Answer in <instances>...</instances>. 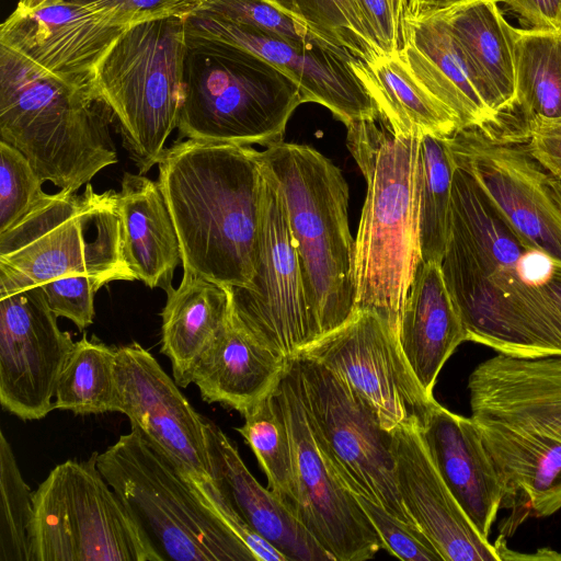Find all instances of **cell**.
Masks as SVG:
<instances>
[{
	"instance_id": "obj_1",
	"label": "cell",
	"mask_w": 561,
	"mask_h": 561,
	"mask_svg": "<svg viewBox=\"0 0 561 561\" xmlns=\"http://www.w3.org/2000/svg\"><path fill=\"white\" fill-rule=\"evenodd\" d=\"M561 263L524 241L476 179L456 165L440 263L467 341L513 357L561 356Z\"/></svg>"
},
{
	"instance_id": "obj_2",
	"label": "cell",
	"mask_w": 561,
	"mask_h": 561,
	"mask_svg": "<svg viewBox=\"0 0 561 561\" xmlns=\"http://www.w3.org/2000/svg\"><path fill=\"white\" fill-rule=\"evenodd\" d=\"M251 146L187 139L161 156L159 184L180 242L183 272L250 286L261 221L263 171Z\"/></svg>"
},
{
	"instance_id": "obj_3",
	"label": "cell",
	"mask_w": 561,
	"mask_h": 561,
	"mask_svg": "<svg viewBox=\"0 0 561 561\" xmlns=\"http://www.w3.org/2000/svg\"><path fill=\"white\" fill-rule=\"evenodd\" d=\"M346 127L347 148L367 184L354 248L356 309L378 312L398 331L422 261L417 191L421 137L397 136L374 119L352 122Z\"/></svg>"
},
{
	"instance_id": "obj_4",
	"label": "cell",
	"mask_w": 561,
	"mask_h": 561,
	"mask_svg": "<svg viewBox=\"0 0 561 561\" xmlns=\"http://www.w3.org/2000/svg\"><path fill=\"white\" fill-rule=\"evenodd\" d=\"M114 118L94 88L71 85L0 46V137L43 182L76 193L117 162Z\"/></svg>"
},
{
	"instance_id": "obj_5",
	"label": "cell",
	"mask_w": 561,
	"mask_h": 561,
	"mask_svg": "<svg viewBox=\"0 0 561 561\" xmlns=\"http://www.w3.org/2000/svg\"><path fill=\"white\" fill-rule=\"evenodd\" d=\"M257 157L283 192L318 339L356 309L348 185L330 159L307 145L282 141Z\"/></svg>"
},
{
	"instance_id": "obj_6",
	"label": "cell",
	"mask_w": 561,
	"mask_h": 561,
	"mask_svg": "<svg viewBox=\"0 0 561 561\" xmlns=\"http://www.w3.org/2000/svg\"><path fill=\"white\" fill-rule=\"evenodd\" d=\"M299 85L262 57L186 32L178 129L187 139L270 147L284 141Z\"/></svg>"
},
{
	"instance_id": "obj_7",
	"label": "cell",
	"mask_w": 561,
	"mask_h": 561,
	"mask_svg": "<svg viewBox=\"0 0 561 561\" xmlns=\"http://www.w3.org/2000/svg\"><path fill=\"white\" fill-rule=\"evenodd\" d=\"M117 193L46 194L0 232V296L55 278L85 275L104 285L135 280L123 252Z\"/></svg>"
},
{
	"instance_id": "obj_8",
	"label": "cell",
	"mask_w": 561,
	"mask_h": 561,
	"mask_svg": "<svg viewBox=\"0 0 561 561\" xmlns=\"http://www.w3.org/2000/svg\"><path fill=\"white\" fill-rule=\"evenodd\" d=\"M96 466L161 561H257L190 481L136 430Z\"/></svg>"
},
{
	"instance_id": "obj_9",
	"label": "cell",
	"mask_w": 561,
	"mask_h": 561,
	"mask_svg": "<svg viewBox=\"0 0 561 561\" xmlns=\"http://www.w3.org/2000/svg\"><path fill=\"white\" fill-rule=\"evenodd\" d=\"M186 46L185 18L129 25L99 61L98 96L117 119L140 174L158 164L178 127Z\"/></svg>"
},
{
	"instance_id": "obj_10",
	"label": "cell",
	"mask_w": 561,
	"mask_h": 561,
	"mask_svg": "<svg viewBox=\"0 0 561 561\" xmlns=\"http://www.w3.org/2000/svg\"><path fill=\"white\" fill-rule=\"evenodd\" d=\"M68 459L32 493L28 561H161L96 466Z\"/></svg>"
},
{
	"instance_id": "obj_11",
	"label": "cell",
	"mask_w": 561,
	"mask_h": 561,
	"mask_svg": "<svg viewBox=\"0 0 561 561\" xmlns=\"http://www.w3.org/2000/svg\"><path fill=\"white\" fill-rule=\"evenodd\" d=\"M291 360L310 427L337 477L355 495L414 525L396 484L391 432L329 368L300 354Z\"/></svg>"
},
{
	"instance_id": "obj_12",
	"label": "cell",
	"mask_w": 561,
	"mask_h": 561,
	"mask_svg": "<svg viewBox=\"0 0 561 561\" xmlns=\"http://www.w3.org/2000/svg\"><path fill=\"white\" fill-rule=\"evenodd\" d=\"M260 163L263 190L254 275L249 287L230 288L231 312L255 341L289 359L317 340V333L283 192Z\"/></svg>"
},
{
	"instance_id": "obj_13",
	"label": "cell",
	"mask_w": 561,
	"mask_h": 561,
	"mask_svg": "<svg viewBox=\"0 0 561 561\" xmlns=\"http://www.w3.org/2000/svg\"><path fill=\"white\" fill-rule=\"evenodd\" d=\"M298 354L340 377L388 432L400 426L420 428L436 402L412 371L397 329L376 311L356 309L342 325Z\"/></svg>"
},
{
	"instance_id": "obj_14",
	"label": "cell",
	"mask_w": 561,
	"mask_h": 561,
	"mask_svg": "<svg viewBox=\"0 0 561 561\" xmlns=\"http://www.w3.org/2000/svg\"><path fill=\"white\" fill-rule=\"evenodd\" d=\"M293 447L291 512L334 561H364L383 549L356 495L341 481L319 447L300 397L291 358L274 389Z\"/></svg>"
},
{
	"instance_id": "obj_15",
	"label": "cell",
	"mask_w": 561,
	"mask_h": 561,
	"mask_svg": "<svg viewBox=\"0 0 561 561\" xmlns=\"http://www.w3.org/2000/svg\"><path fill=\"white\" fill-rule=\"evenodd\" d=\"M117 411L160 451L217 511L222 502L213 476L204 431L179 385L137 342L117 347Z\"/></svg>"
},
{
	"instance_id": "obj_16",
	"label": "cell",
	"mask_w": 561,
	"mask_h": 561,
	"mask_svg": "<svg viewBox=\"0 0 561 561\" xmlns=\"http://www.w3.org/2000/svg\"><path fill=\"white\" fill-rule=\"evenodd\" d=\"M455 164L478 182L512 229L561 263V208L548 193L547 172L526 146L466 127L449 137Z\"/></svg>"
},
{
	"instance_id": "obj_17",
	"label": "cell",
	"mask_w": 561,
	"mask_h": 561,
	"mask_svg": "<svg viewBox=\"0 0 561 561\" xmlns=\"http://www.w3.org/2000/svg\"><path fill=\"white\" fill-rule=\"evenodd\" d=\"M75 343L61 331L41 286L0 296V403L41 420L54 410L59 375Z\"/></svg>"
},
{
	"instance_id": "obj_18",
	"label": "cell",
	"mask_w": 561,
	"mask_h": 561,
	"mask_svg": "<svg viewBox=\"0 0 561 561\" xmlns=\"http://www.w3.org/2000/svg\"><path fill=\"white\" fill-rule=\"evenodd\" d=\"M185 22L188 33L232 44L271 62L299 85L305 103L323 105L345 126L379 119L374 100L350 65L353 55L328 45L293 44L204 11Z\"/></svg>"
},
{
	"instance_id": "obj_19",
	"label": "cell",
	"mask_w": 561,
	"mask_h": 561,
	"mask_svg": "<svg viewBox=\"0 0 561 561\" xmlns=\"http://www.w3.org/2000/svg\"><path fill=\"white\" fill-rule=\"evenodd\" d=\"M127 27L72 0L18 3L1 24L0 45L71 85L93 88L99 61Z\"/></svg>"
},
{
	"instance_id": "obj_20",
	"label": "cell",
	"mask_w": 561,
	"mask_h": 561,
	"mask_svg": "<svg viewBox=\"0 0 561 561\" xmlns=\"http://www.w3.org/2000/svg\"><path fill=\"white\" fill-rule=\"evenodd\" d=\"M397 489L403 507L444 561H501L497 543L483 537L431 459L419 430L391 432Z\"/></svg>"
},
{
	"instance_id": "obj_21",
	"label": "cell",
	"mask_w": 561,
	"mask_h": 561,
	"mask_svg": "<svg viewBox=\"0 0 561 561\" xmlns=\"http://www.w3.org/2000/svg\"><path fill=\"white\" fill-rule=\"evenodd\" d=\"M471 417L545 433L561 440V356L497 355L469 376Z\"/></svg>"
},
{
	"instance_id": "obj_22",
	"label": "cell",
	"mask_w": 561,
	"mask_h": 561,
	"mask_svg": "<svg viewBox=\"0 0 561 561\" xmlns=\"http://www.w3.org/2000/svg\"><path fill=\"white\" fill-rule=\"evenodd\" d=\"M417 430L446 485L478 531L489 539L505 489L477 423L436 401Z\"/></svg>"
},
{
	"instance_id": "obj_23",
	"label": "cell",
	"mask_w": 561,
	"mask_h": 561,
	"mask_svg": "<svg viewBox=\"0 0 561 561\" xmlns=\"http://www.w3.org/2000/svg\"><path fill=\"white\" fill-rule=\"evenodd\" d=\"M204 431L215 485L231 511L287 561H334L294 513L257 482L237 445L206 416Z\"/></svg>"
},
{
	"instance_id": "obj_24",
	"label": "cell",
	"mask_w": 561,
	"mask_h": 561,
	"mask_svg": "<svg viewBox=\"0 0 561 561\" xmlns=\"http://www.w3.org/2000/svg\"><path fill=\"white\" fill-rule=\"evenodd\" d=\"M402 352L424 391L433 396L439 371L467 332L440 264L421 261L398 325Z\"/></svg>"
},
{
	"instance_id": "obj_25",
	"label": "cell",
	"mask_w": 561,
	"mask_h": 561,
	"mask_svg": "<svg viewBox=\"0 0 561 561\" xmlns=\"http://www.w3.org/2000/svg\"><path fill=\"white\" fill-rule=\"evenodd\" d=\"M400 55L417 82L456 116L460 128H488L494 124L439 13L403 16Z\"/></svg>"
},
{
	"instance_id": "obj_26",
	"label": "cell",
	"mask_w": 561,
	"mask_h": 561,
	"mask_svg": "<svg viewBox=\"0 0 561 561\" xmlns=\"http://www.w3.org/2000/svg\"><path fill=\"white\" fill-rule=\"evenodd\" d=\"M438 13L466 61L478 94L495 122L511 114L515 107V27L502 15L497 1L472 0Z\"/></svg>"
},
{
	"instance_id": "obj_27",
	"label": "cell",
	"mask_w": 561,
	"mask_h": 561,
	"mask_svg": "<svg viewBox=\"0 0 561 561\" xmlns=\"http://www.w3.org/2000/svg\"><path fill=\"white\" fill-rule=\"evenodd\" d=\"M473 421L503 481V505L519 501L535 517L560 511L561 440L533 430Z\"/></svg>"
},
{
	"instance_id": "obj_28",
	"label": "cell",
	"mask_w": 561,
	"mask_h": 561,
	"mask_svg": "<svg viewBox=\"0 0 561 561\" xmlns=\"http://www.w3.org/2000/svg\"><path fill=\"white\" fill-rule=\"evenodd\" d=\"M123 252L135 275L149 288L167 294L182 263L180 242L160 184L126 172L117 193Z\"/></svg>"
},
{
	"instance_id": "obj_29",
	"label": "cell",
	"mask_w": 561,
	"mask_h": 561,
	"mask_svg": "<svg viewBox=\"0 0 561 561\" xmlns=\"http://www.w3.org/2000/svg\"><path fill=\"white\" fill-rule=\"evenodd\" d=\"M288 358L255 341L233 318L202 356L192 382L208 403L241 414L270 394L286 370Z\"/></svg>"
},
{
	"instance_id": "obj_30",
	"label": "cell",
	"mask_w": 561,
	"mask_h": 561,
	"mask_svg": "<svg viewBox=\"0 0 561 561\" xmlns=\"http://www.w3.org/2000/svg\"><path fill=\"white\" fill-rule=\"evenodd\" d=\"M230 288L183 272L180 285L167 294L161 353L170 359L179 387L192 383L199 359L226 330L231 318Z\"/></svg>"
},
{
	"instance_id": "obj_31",
	"label": "cell",
	"mask_w": 561,
	"mask_h": 561,
	"mask_svg": "<svg viewBox=\"0 0 561 561\" xmlns=\"http://www.w3.org/2000/svg\"><path fill=\"white\" fill-rule=\"evenodd\" d=\"M350 65L394 135L449 137L460 129L456 116L412 76L400 50L370 61L354 58Z\"/></svg>"
},
{
	"instance_id": "obj_32",
	"label": "cell",
	"mask_w": 561,
	"mask_h": 561,
	"mask_svg": "<svg viewBox=\"0 0 561 561\" xmlns=\"http://www.w3.org/2000/svg\"><path fill=\"white\" fill-rule=\"evenodd\" d=\"M514 69L518 141L531 122L561 118V32L515 28Z\"/></svg>"
},
{
	"instance_id": "obj_33",
	"label": "cell",
	"mask_w": 561,
	"mask_h": 561,
	"mask_svg": "<svg viewBox=\"0 0 561 561\" xmlns=\"http://www.w3.org/2000/svg\"><path fill=\"white\" fill-rule=\"evenodd\" d=\"M116 356L117 347L83 334L59 375L54 410L80 415L116 412Z\"/></svg>"
},
{
	"instance_id": "obj_34",
	"label": "cell",
	"mask_w": 561,
	"mask_h": 561,
	"mask_svg": "<svg viewBox=\"0 0 561 561\" xmlns=\"http://www.w3.org/2000/svg\"><path fill=\"white\" fill-rule=\"evenodd\" d=\"M450 137V136H449ZM449 137L424 135L419 146V233L424 262L440 264L447 243L455 161Z\"/></svg>"
},
{
	"instance_id": "obj_35",
	"label": "cell",
	"mask_w": 561,
	"mask_h": 561,
	"mask_svg": "<svg viewBox=\"0 0 561 561\" xmlns=\"http://www.w3.org/2000/svg\"><path fill=\"white\" fill-rule=\"evenodd\" d=\"M305 24L330 46L370 61L379 47L358 0H265Z\"/></svg>"
},
{
	"instance_id": "obj_36",
	"label": "cell",
	"mask_w": 561,
	"mask_h": 561,
	"mask_svg": "<svg viewBox=\"0 0 561 561\" xmlns=\"http://www.w3.org/2000/svg\"><path fill=\"white\" fill-rule=\"evenodd\" d=\"M242 415L244 423L237 432L254 453L268 489L291 511L295 494L291 439L274 390Z\"/></svg>"
},
{
	"instance_id": "obj_37",
	"label": "cell",
	"mask_w": 561,
	"mask_h": 561,
	"mask_svg": "<svg viewBox=\"0 0 561 561\" xmlns=\"http://www.w3.org/2000/svg\"><path fill=\"white\" fill-rule=\"evenodd\" d=\"M32 493L11 445L0 433V561H28Z\"/></svg>"
},
{
	"instance_id": "obj_38",
	"label": "cell",
	"mask_w": 561,
	"mask_h": 561,
	"mask_svg": "<svg viewBox=\"0 0 561 561\" xmlns=\"http://www.w3.org/2000/svg\"><path fill=\"white\" fill-rule=\"evenodd\" d=\"M198 11L251 26L293 44L330 46L305 24L265 0H208Z\"/></svg>"
},
{
	"instance_id": "obj_39",
	"label": "cell",
	"mask_w": 561,
	"mask_h": 561,
	"mask_svg": "<svg viewBox=\"0 0 561 561\" xmlns=\"http://www.w3.org/2000/svg\"><path fill=\"white\" fill-rule=\"evenodd\" d=\"M28 160L0 140V232L19 222L46 195Z\"/></svg>"
},
{
	"instance_id": "obj_40",
	"label": "cell",
	"mask_w": 561,
	"mask_h": 561,
	"mask_svg": "<svg viewBox=\"0 0 561 561\" xmlns=\"http://www.w3.org/2000/svg\"><path fill=\"white\" fill-rule=\"evenodd\" d=\"M356 497L378 533L383 550L407 561H444L419 527L399 519L379 504L362 495Z\"/></svg>"
},
{
	"instance_id": "obj_41",
	"label": "cell",
	"mask_w": 561,
	"mask_h": 561,
	"mask_svg": "<svg viewBox=\"0 0 561 561\" xmlns=\"http://www.w3.org/2000/svg\"><path fill=\"white\" fill-rule=\"evenodd\" d=\"M102 286L104 283L95 277L72 275L55 278L41 287L56 317L67 318L83 330L93 322L94 296Z\"/></svg>"
},
{
	"instance_id": "obj_42",
	"label": "cell",
	"mask_w": 561,
	"mask_h": 561,
	"mask_svg": "<svg viewBox=\"0 0 561 561\" xmlns=\"http://www.w3.org/2000/svg\"><path fill=\"white\" fill-rule=\"evenodd\" d=\"M49 1V0H48ZM47 1V2H48ZM83 4L113 24L129 26L142 21L187 18L208 0H72ZM46 3V2H45Z\"/></svg>"
},
{
	"instance_id": "obj_43",
	"label": "cell",
	"mask_w": 561,
	"mask_h": 561,
	"mask_svg": "<svg viewBox=\"0 0 561 561\" xmlns=\"http://www.w3.org/2000/svg\"><path fill=\"white\" fill-rule=\"evenodd\" d=\"M522 140L545 171L561 180V118L538 119L524 130Z\"/></svg>"
},
{
	"instance_id": "obj_44",
	"label": "cell",
	"mask_w": 561,
	"mask_h": 561,
	"mask_svg": "<svg viewBox=\"0 0 561 561\" xmlns=\"http://www.w3.org/2000/svg\"><path fill=\"white\" fill-rule=\"evenodd\" d=\"M383 53L400 50L402 25L396 18L390 0H358Z\"/></svg>"
},
{
	"instance_id": "obj_45",
	"label": "cell",
	"mask_w": 561,
	"mask_h": 561,
	"mask_svg": "<svg viewBox=\"0 0 561 561\" xmlns=\"http://www.w3.org/2000/svg\"><path fill=\"white\" fill-rule=\"evenodd\" d=\"M514 11L523 28L561 32V0H499Z\"/></svg>"
},
{
	"instance_id": "obj_46",
	"label": "cell",
	"mask_w": 561,
	"mask_h": 561,
	"mask_svg": "<svg viewBox=\"0 0 561 561\" xmlns=\"http://www.w3.org/2000/svg\"><path fill=\"white\" fill-rule=\"evenodd\" d=\"M469 1L472 0H407L404 15L411 18L426 16ZM496 1L499 2V0Z\"/></svg>"
},
{
	"instance_id": "obj_47",
	"label": "cell",
	"mask_w": 561,
	"mask_h": 561,
	"mask_svg": "<svg viewBox=\"0 0 561 561\" xmlns=\"http://www.w3.org/2000/svg\"><path fill=\"white\" fill-rule=\"evenodd\" d=\"M545 185L550 196L561 208V180L551 176L547 173L545 179Z\"/></svg>"
},
{
	"instance_id": "obj_48",
	"label": "cell",
	"mask_w": 561,
	"mask_h": 561,
	"mask_svg": "<svg viewBox=\"0 0 561 561\" xmlns=\"http://www.w3.org/2000/svg\"><path fill=\"white\" fill-rule=\"evenodd\" d=\"M396 18L402 25V20L407 7V0H390Z\"/></svg>"
},
{
	"instance_id": "obj_49",
	"label": "cell",
	"mask_w": 561,
	"mask_h": 561,
	"mask_svg": "<svg viewBox=\"0 0 561 561\" xmlns=\"http://www.w3.org/2000/svg\"><path fill=\"white\" fill-rule=\"evenodd\" d=\"M48 0H20L19 4L26 7V8H36V7L44 4Z\"/></svg>"
}]
</instances>
